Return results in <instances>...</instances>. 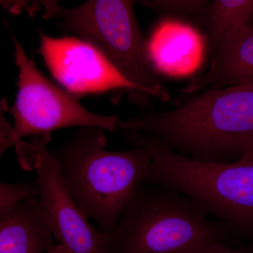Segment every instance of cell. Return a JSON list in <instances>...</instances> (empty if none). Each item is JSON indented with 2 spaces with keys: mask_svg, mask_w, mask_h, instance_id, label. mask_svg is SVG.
Segmentation results:
<instances>
[{
  "mask_svg": "<svg viewBox=\"0 0 253 253\" xmlns=\"http://www.w3.org/2000/svg\"><path fill=\"white\" fill-rule=\"evenodd\" d=\"M51 253H71V251H69L67 249V248L65 247L63 245L59 244L56 245V247L53 252Z\"/></svg>",
  "mask_w": 253,
  "mask_h": 253,
  "instance_id": "e0dca14e",
  "label": "cell"
},
{
  "mask_svg": "<svg viewBox=\"0 0 253 253\" xmlns=\"http://www.w3.org/2000/svg\"><path fill=\"white\" fill-rule=\"evenodd\" d=\"M186 253H253V251L231 249L224 241H214Z\"/></svg>",
  "mask_w": 253,
  "mask_h": 253,
  "instance_id": "9a60e30c",
  "label": "cell"
},
{
  "mask_svg": "<svg viewBox=\"0 0 253 253\" xmlns=\"http://www.w3.org/2000/svg\"><path fill=\"white\" fill-rule=\"evenodd\" d=\"M125 134L133 146H141L151 156L145 183L185 195L205 214L221 219L229 231L253 239V164L198 161L154 136Z\"/></svg>",
  "mask_w": 253,
  "mask_h": 253,
  "instance_id": "3957f363",
  "label": "cell"
},
{
  "mask_svg": "<svg viewBox=\"0 0 253 253\" xmlns=\"http://www.w3.org/2000/svg\"><path fill=\"white\" fill-rule=\"evenodd\" d=\"M105 129L80 127L76 135L51 151L70 194L101 233L112 231L138 188L151 170L149 153L134 146L129 151H108Z\"/></svg>",
  "mask_w": 253,
  "mask_h": 253,
  "instance_id": "7a4b0ae2",
  "label": "cell"
},
{
  "mask_svg": "<svg viewBox=\"0 0 253 253\" xmlns=\"http://www.w3.org/2000/svg\"><path fill=\"white\" fill-rule=\"evenodd\" d=\"M41 196L39 186L35 183L0 184V212L12 209L16 206L28 201L38 199Z\"/></svg>",
  "mask_w": 253,
  "mask_h": 253,
  "instance_id": "4fadbf2b",
  "label": "cell"
},
{
  "mask_svg": "<svg viewBox=\"0 0 253 253\" xmlns=\"http://www.w3.org/2000/svg\"><path fill=\"white\" fill-rule=\"evenodd\" d=\"M150 9L172 14H192L208 9L210 3L203 0H150L142 1Z\"/></svg>",
  "mask_w": 253,
  "mask_h": 253,
  "instance_id": "5bb4252c",
  "label": "cell"
},
{
  "mask_svg": "<svg viewBox=\"0 0 253 253\" xmlns=\"http://www.w3.org/2000/svg\"><path fill=\"white\" fill-rule=\"evenodd\" d=\"M237 162L253 164V141L245 149Z\"/></svg>",
  "mask_w": 253,
  "mask_h": 253,
  "instance_id": "2e32d148",
  "label": "cell"
},
{
  "mask_svg": "<svg viewBox=\"0 0 253 253\" xmlns=\"http://www.w3.org/2000/svg\"><path fill=\"white\" fill-rule=\"evenodd\" d=\"M30 141L40 206L55 240L71 253H109L104 233L91 225L70 194L59 163L46 146L49 141L39 136Z\"/></svg>",
  "mask_w": 253,
  "mask_h": 253,
  "instance_id": "52a82bcc",
  "label": "cell"
},
{
  "mask_svg": "<svg viewBox=\"0 0 253 253\" xmlns=\"http://www.w3.org/2000/svg\"><path fill=\"white\" fill-rule=\"evenodd\" d=\"M14 46L18 68V94L12 107H1L12 116L14 126L8 133L11 144L27 136H42L51 141L53 131L71 126H95L105 130L119 129L116 116H102L85 109L76 95L56 85L30 59L14 32L5 22Z\"/></svg>",
  "mask_w": 253,
  "mask_h": 253,
  "instance_id": "8992f818",
  "label": "cell"
},
{
  "mask_svg": "<svg viewBox=\"0 0 253 253\" xmlns=\"http://www.w3.org/2000/svg\"><path fill=\"white\" fill-rule=\"evenodd\" d=\"M229 231L208 219L185 195L144 183L114 229L104 234L109 253H186L224 242Z\"/></svg>",
  "mask_w": 253,
  "mask_h": 253,
  "instance_id": "5b68a950",
  "label": "cell"
},
{
  "mask_svg": "<svg viewBox=\"0 0 253 253\" xmlns=\"http://www.w3.org/2000/svg\"><path fill=\"white\" fill-rule=\"evenodd\" d=\"M208 11V30L214 49L232 30L248 25L253 16V0H214Z\"/></svg>",
  "mask_w": 253,
  "mask_h": 253,
  "instance_id": "7c38bea8",
  "label": "cell"
},
{
  "mask_svg": "<svg viewBox=\"0 0 253 253\" xmlns=\"http://www.w3.org/2000/svg\"><path fill=\"white\" fill-rule=\"evenodd\" d=\"M241 84H253V25L232 30L215 49L208 71L191 78L182 91L189 94Z\"/></svg>",
  "mask_w": 253,
  "mask_h": 253,
  "instance_id": "30bf717a",
  "label": "cell"
},
{
  "mask_svg": "<svg viewBox=\"0 0 253 253\" xmlns=\"http://www.w3.org/2000/svg\"><path fill=\"white\" fill-rule=\"evenodd\" d=\"M118 126L154 136L198 161L222 163L241 156L253 141V84L210 89L177 109L151 111Z\"/></svg>",
  "mask_w": 253,
  "mask_h": 253,
  "instance_id": "6da1fadb",
  "label": "cell"
},
{
  "mask_svg": "<svg viewBox=\"0 0 253 253\" xmlns=\"http://www.w3.org/2000/svg\"><path fill=\"white\" fill-rule=\"evenodd\" d=\"M56 246L39 199L0 212V253H51Z\"/></svg>",
  "mask_w": 253,
  "mask_h": 253,
  "instance_id": "8fae6325",
  "label": "cell"
},
{
  "mask_svg": "<svg viewBox=\"0 0 253 253\" xmlns=\"http://www.w3.org/2000/svg\"><path fill=\"white\" fill-rule=\"evenodd\" d=\"M150 57L156 71L171 77L194 74L204 56V38L193 26L174 19L161 21L149 41Z\"/></svg>",
  "mask_w": 253,
  "mask_h": 253,
  "instance_id": "9c48e42d",
  "label": "cell"
},
{
  "mask_svg": "<svg viewBox=\"0 0 253 253\" xmlns=\"http://www.w3.org/2000/svg\"><path fill=\"white\" fill-rule=\"evenodd\" d=\"M30 10L43 9L60 29L80 37L102 55L126 81L135 86L144 108L151 97L170 99L150 57L149 41L138 23L133 2L126 0H89L73 8L57 1H35Z\"/></svg>",
  "mask_w": 253,
  "mask_h": 253,
  "instance_id": "277c9868",
  "label": "cell"
},
{
  "mask_svg": "<svg viewBox=\"0 0 253 253\" xmlns=\"http://www.w3.org/2000/svg\"><path fill=\"white\" fill-rule=\"evenodd\" d=\"M38 52L50 72L74 95L125 89L131 101L144 107L139 93L104 56L85 42L74 37L54 38L40 33Z\"/></svg>",
  "mask_w": 253,
  "mask_h": 253,
  "instance_id": "ba28073f",
  "label": "cell"
}]
</instances>
